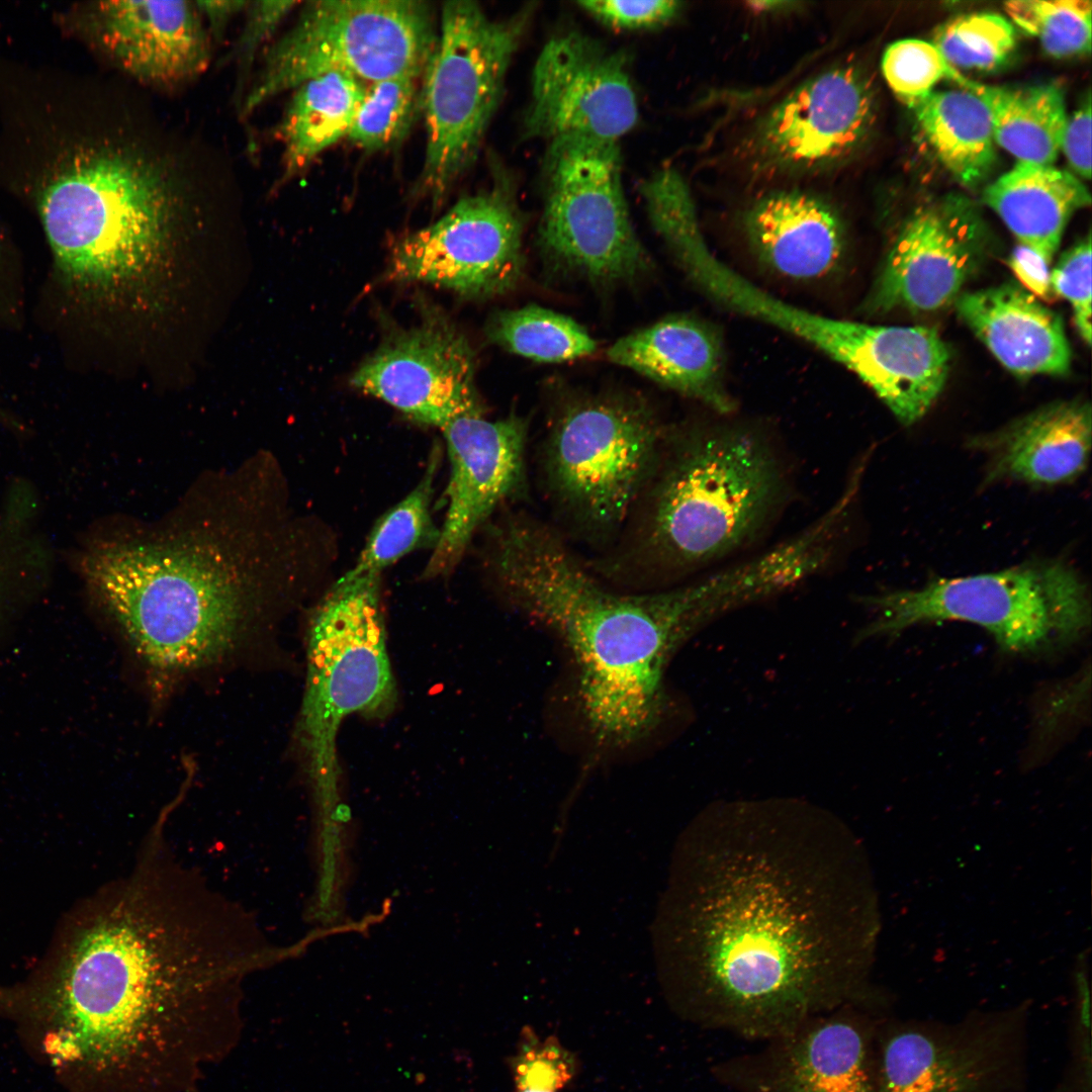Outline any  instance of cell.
<instances>
[{"label": "cell", "instance_id": "1", "mask_svg": "<svg viewBox=\"0 0 1092 1092\" xmlns=\"http://www.w3.org/2000/svg\"><path fill=\"white\" fill-rule=\"evenodd\" d=\"M664 956L704 1023L780 1039L858 998L870 914L859 845L795 806L699 817L676 847Z\"/></svg>", "mask_w": 1092, "mask_h": 1092}, {"label": "cell", "instance_id": "2", "mask_svg": "<svg viewBox=\"0 0 1092 1092\" xmlns=\"http://www.w3.org/2000/svg\"><path fill=\"white\" fill-rule=\"evenodd\" d=\"M289 954L255 917L149 835L129 873L68 924L39 1003L58 1065L138 1092L200 1062L207 1027L234 1020L243 982Z\"/></svg>", "mask_w": 1092, "mask_h": 1092}, {"label": "cell", "instance_id": "3", "mask_svg": "<svg viewBox=\"0 0 1092 1092\" xmlns=\"http://www.w3.org/2000/svg\"><path fill=\"white\" fill-rule=\"evenodd\" d=\"M488 537L486 566L502 597L570 652L596 740L625 746L645 736L663 712L671 653L713 617L704 579L640 594L609 588L558 530L524 513Z\"/></svg>", "mask_w": 1092, "mask_h": 1092}, {"label": "cell", "instance_id": "4", "mask_svg": "<svg viewBox=\"0 0 1092 1092\" xmlns=\"http://www.w3.org/2000/svg\"><path fill=\"white\" fill-rule=\"evenodd\" d=\"M784 493L782 462L760 430L729 422L668 428L629 533L593 570L644 583L695 570L752 541Z\"/></svg>", "mask_w": 1092, "mask_h": 1092}, {"label": "cell", "instance_id": "5", "mask_svg": "<svg viewBox=\"0 0 1092 1092\" xmlns=\"http://www.w3.org/2000/svg\"><path fill=\"white\" fill-rule=\"evenodd\" d=\"M185 186L171 158L134 139L81 155L40 201L61 272L105 287L145 270L170 235Z\"/></svg>", "mask_w": 1092, "mask_h": 1092}, {"label": "cell", "instance_id": "6", "mask_svg": "<svg viewBox=\"0 0 1092 1092\" xmlns=\"http://www.w3.org/2000/svg\"><path fill=\"white\" fill-rule=\"evenodd\" d=\"M84 572L145 661L163 671L202 667L238 639L246 593L216 551L198 546H112Z\"/></svg>", "mask_w": 1092, "mask_h": 1092}, {"label": "cell", "instance_id": "7", "mask_svg": "<svg viewBox=\"0 0 1092 1092\" xmlns=\"http://www.w3.org/2000/svg\"><path fill=\"white\" fill-rule=\"evenodd\" d=\"M668 428L641 396L576 395L552 413L541 445L544 489L581 538L619 537L660 459Z\"/></svg>", "mask_w": 1092, "mask_h": 1092}, {"label": "cell", "instance_id": "8", "mask_svg": "<svg viewBox=\"0 0 1092 1092\" xmlns=\"http://www.w3.org/2000/svg\"><path fill=\"white\" fill-rule=\"evenodd\" d=\"M383 615L380 576L346 572L317 605L308 627L298 740L316 805L332 819L343 811L337 755L342 722L353 714L382 719L395 708Z\"/></svg>", "mask_w": 1092, "mask_h": 1092}, {"label": "cell", "instance_id": "9", "mask_svg": "<svg viewBox=\"0 0 1092 1092\" xmlns=\"http://www.w3.org/2000/svg\"><path fill=\"white\" fill-rule=\"evenodd\" d=\"M862 601L876 617L859 639L897 635L919 624L961 621L988 631L1002 650L1021 654L1067 647L1091 622L1087 584L1061 559L937 578L920 588L885 592Z\"/></svg>", "mask_w": 1092, "mask_h": 1092}, {"label": "cell", "instance_id": "10", "mask_svg": "<svg viewBox=\"0 0 1092 1092\" xmlns=\"http://www.w3.org/2000/svg\"><path fill=\"white\" fill-rule=\"evenodd\" d=\"M531 12L526 7L500 20L471 0L443 4L421 86L426 152L417 189L432 203L474 162Z\"/></svg>", "mask_w": 1092, "mask_h": 1092}, {"label": "cell", "instance_id": "11", "mask_svg": "<svg viewBox=\"0 0 1092 1092\" xmlns=\"http://www.w3.org/2000/svg\"><path fill=\"white\" fill-rule=\"evenodd\" d=\"M437 31L421 0H318L267 51L259 77L242 101L248 115L271 97L327 73L361 82L421 77Z\"/></svg>", "mask_w": 1092, "mask_h": 1092}, {"label": "cell", "instance_id": "12", "mask_svg": "<svg viewBox=\"0 0 1092 1092\" xmlns=\"http://www.w3.org/2000/svg\"><path fill=\"white\" fill-rule=\"evenodd\" d=\"M543 185L538 245L553 270L605 286L647 274L651 261L632 224L618 143L549 142Z\"/></svg>", "mask_w": 1092, "mask_h": 1092}, {"label": "cell", "instance_id": "13", "mask_svg": "<svg viewBox=\"0 0 1092 1092\" xmlns=\"http://www.w3.org/2000/svg\"><path fill=\"white\" fill-rule=\"evenodd\" d=\"M523 233L514 185L502 174L489 188L460 198L434 223L399 239L386 276L470 298L502 295L522 278Z\"/></svg>", "mask_w": 1092, "mask_h": 1092}, {"label": "cell", "instance_id": "14", "mask_svg": "<svg viewBox=\"0 0 1092 1092\" xmlns=\"http://www.w3.org/2000/svg\"><path fill=\"white\" fill-rule=\"evenodd\" d=\"M638 117L624 51L607 49L575 31L552 37L544 46L534 66L524 118L528 138L618 143L636 126Z\"/></svg>", "mask_w": 1092, "mask_h": 1092}, {"label": "cell", "instance_id": "15", "mask_svg": "<svg viewBox=\"0 0 1092 1092\" xmlns=\"http://www.w3.org/2000/svg\"><path fill=\"white\" fill-rule=\"evenodd\" d=\"M1023 1041L1010 1016L896 1027L877 1061V1092H1019Z\"/></svg>", "mask_w": 1092, "mask_h": 1092}, {"label": "cell", "instance_id": "16", "mask_svg": "<svg viewBox=\"0 0 1092 1092\" xmlns=\"http://www.w3.org/2000/svg\"><path fill=\"white\" fill-rule=\"evenodd\" d=\"M473 350L436 310L392 333L357 368L350 381L413 421L438 427L483 413L475 385Z\"/></svg>", "mask_w": 1092, "mask_h": 1092}, {"label": "cell", "instance_id": "17", "mask_svg": "<svg viewBox=\"0 0 1092 1092\" xmlns=\"http://www.w3.org/2000/svg\"><path fill=\"white\" fill-rule=\"evenodd\" d=\"M987 249L985 225L969 202L954 198L920 206L900 229L861 308L882 314L948 305L979 270Z\"/></svg>", "mask_w": 1092, "mask_h": 1092}, {"label": "cell", "instance_id": "18", "mask_svg": "<svg viewBox=\"0 0 1092 1092\" xmlns=\"http://www.w3.org/2000/svg\"><path fill=\"white\" fill-rule=\"evenodd\" d=\"M450 476L447 511L423 575L449 574L477 529L526 481L529 421L520 415L490 421L484 413L460 417L441 429Z\"/></svg>", "mask_w": 1092, "mask_h": 1092}, {"label": "cell", "instance_id": "19", "mask_svg": "<svg viewBox=\"0 0 1092 1092\" xmlns=\"http://www.w3.org/2000/svg\"><path fill=\"white\" fill-rule=\"evenodd\" d=\"M876 97L857 67L839 65L807 80L762 118L756 132L760 156L782 168L812 169L843 161L872 132Z\"/></svg>", "mask_w": 1092, "mask_h": 1092}, {"label": "cell", "instance_id": "20", "mask_svg": "<svg viewBox=\"0 0 1092 1092\" xmlns=\"http://www.w3.org/2000/svg\"><path fill=\"white\" fill-rule=\"evenodd\" d=\"M741 226L754 263L785 282L823 283L839 276L847 263L845 222L833 205L816 195L766 194L747 207Z\"/></svg>", "mask_w": 1092, "mask_h": 1092}, {"label": "cell", "instance_id": "21", "mask_svg": "<svg viewBox=\"0 0 1092 1092\" xmlns=\"http://www.w3.org/2000/svg\"><path fill=\"white\" fill-rule=\"evenodd\" d=\"M94 25L104 51L138 81L177 84L209 63L208 34L194 1H103Z\"/></svg>", "mask_w": 1092, "mask_h": 1092}, {"label": "cell", "instance_id": "22", "mask_svg": "<svg viewBox=\"0 0 1092 1092\" xmlns=\"http://www.w3.org/2000/svg\"><path fill=\"white\" fill-rule=\"evenodd\" d=\"M607 357L720 416L736 411L727 385L723 333L704 317L666 315L617 340Z\"/></svg>", "mask_w": 1092, "mask_h": 1092}, {"label": "cell", "instance_id": "23", "mask_svg": "<svg viewBox=\"0 0 1092 1092\" xmlns=\"http://www.w3.org/2000/svg\"><path fill=\"white\" fill-rule=\"evenodd\" d=\"M1091 438V406L1073 399L1045 405L999 431L970 439L967 446L986 456L983 485L1016 480L1051 486L1084 472Z\"/></svg>", "mask_w": 1092, "mask_h": 1092}, {"label": "cell", "instance_id": "24", "mask_svg": "<svg viewBox=\"0 0 1092 1092\" xmlns=\"http://www.w3.org/2000/svg\"><path fill=\"white\" fill-rule=\"evenodd\" d=\"M963 322L1010 372L1062 375L1072 352L1062 316L1016 284L961 293L954 301Z\"/></svg>", "mask_w": 1092, "mask_h": 1092}, {"label": "cell", "instance_id": "25", "mask_svg": "<svg viewBox=\"0 0 1092 1092\" xmlns=\"http://www.w3.org/2000/svg\"><path fill=\"white\" fill-rule=\"evenodd\" d=\"M778 1040L764 1092H877L870 1039L854 1022H809Z\"/></svg>", "mask_w": 1092, "mask_h": 1092}, {"label": "cell", "instance_id": "26", "mask_svg": "<svg viewBox=\"0 0 1092 1092\" xmlns=\"http://www.w3.org/2000/svg\"><path fill=\"white\" fill-rule=\"evenodd\" d=\"M983 198L1017 244L1050 265L1069 219L1091 202L1086 186L1070 172L1020 162L987 186Z\"/></svg>", "mask_w": 1092, "mask_h": 1092}, {"label": "cell", "instance_id": "27", "mask_svg": "<svg viewBox=\"0 0 1092 1092\" xmlns=\"http://www.w3.org/2000/svg\"><path fill=\"white\" fill-rule=\"evenodd\" d=\"M941 165L961 184L975 187L992 172L996 148L990 113L972 91H931L907 105Z\"/></svg>", "mask_w": 1092, "mask_h": 1092}, {"label": "cell", "instance_id": "28", "mask_svg": "<svg viewBox=\"0 0 1092 1092\" xmlns=\"http://www.w3.org/2000/svg\"><path fill=\"white\" fill-rule=\"evenodd\" d=\"M960 87L972 91L985 103L995 143L1017 162L1054 164L1068 118L1059 86H994L965 77Z\"/></svg>", "mask_w": 1092, "mask_h": 1092}, {"label": "cell", "instance_id": "29", "mask_svg": "<svg viewBox=\"0 0 1092 1092\" xmlns=\"http://www.w3.org/2000/svg\"><path fill=\"white\" fill-rule=\"evenodd\" d=\"M365 90L363 82L335 72L294 89L280 126L281 181L304 171L322 152L348 135Z\"/></svg>", "mask_w": 1092, "mask_h": 1092}, {"label": "cell", "instance_id": "30", "mask_svg": "<svg viewBox=\"0 0 1092 1092\" xmlns=\"http://www.w3.org/2000/svg\"><path fill=\"white\" fill-rule=\"evenodd\" d=\"M485 334L506 351L541 363L569 361L597 350V342L581 325L536 304L493 313Z\"/></svg>", "mask_w": 1092, "mask_h": 1092}, {"label": "cell", "instance_id": "31", "mask_svg": "<svg viewBox=\"0 0 1092 1092\" xmlns=\"http://www.w3.org/2000/svg\"><path fill=\"white\" fill-rule=\"evenodd\" d=\"M438 464L437 451L413 490L374 524L358 560L348 573L381 576L385 568L408 553L435 547L440 528L434 524L431 504Z\"/></svg>", "mask_w": 1092, "mask_h": 1092}, {"label": "cell", "instance_id": "32", "mask_svg": "<svg viewBox=\"0 0 1092 1092\" xmlns=\"http://www.w3.org/2000/svg\"><path fill=\"white\" fill-rule=\"evenodd\" d=\"M419 78L399 76L366 86L347 138L367 152L398 146L421 114Z\"/></svg>", "mask_w": 1092, "mask_h": 1092}, {"label": "cell", "instance_id": "33", "mask_svg": "<svg viewBox=\"0 0 1092 1092\" xmlns=\"http://www.w3.org/2000/svg\"><path fill=\"white\" fill-rule=\"evenodd\" d=\"M1003 7L1012 24L1034 36L1048 55L1062 59L1090 53V1L1011 0Z\"/></svg>", "mask_w": 1092, "mask_h": 1092}, {"label": "cell", "instance_id": "34", "mask_svg": "<svg viewBox=\"0 0 1092 1092\" xmlns=\"http://www.w3.org/2000/svg\"><path fill=\"white\" fill-rule=\"evenodd\" d=\"M932 43L958 71H990L1003 65L1014 51L1016 30L1000 14L971 13L940 25Z\"/></svg>", "mask_w": 1092, "mask_h": 1092}, {"label": "cell", "instance_id": "35", "mask_svg": "<svg viewBox=\"0 0 1092 1092\" xmlns=\"http://www.w3.org/2000/svg\"><path fill=\"white\" fill-rule=\"evenodd\" d=\"M649 220L676 260L704 239L689 187L671 168L662 169L640 186Z\"/></svg>", "mask_w": 1092, "mask_h": 1092}, {"label": "cell", "instance_id": "36", "mask_svg": "<svg viewBox=\"0 0 1092 1092\" xmlns=\"http://www.w3.org/2000/svg\"><path fill=\"white\" fill-rule=\"evenodd\" d=\"M882 71L891 90L906 105L933 91L941 80L960 85L965 78L932 42L917 38L891 43L883 55Z\"/></svg>", "mask_w": 1092, "mask_h": 1092}, {"label": "cell", "instance_id": "37", "mask_svg": "<svg viewBox=\"0 0 1092 1092\" xmlns=\"http://www.w3.org/2000/svg\"><path fill=\"white\" fill-rule=\"evenodd\" d=\"M512 1068L516 1092H558L573 1077L574 1059L556 1037L540 1041L526 1027Z\"/></svg>", "mask_w": 1092, "mask_h": 1092}, {"label": "cell", "instance_id": "38", "mask_svg": "<svg viewBox=\"0 0 1092 1092\" xmlns=\"http://www.w3.org/2000/svg\"><path fill=\"white\" fill-rule=\"evenodd\" d=\"M1091 236L1066 251L1051 270V287L1055 296L1069 301L1077 330L1091 344Z\"/></svg>", "mask_w": 1092, "mask_h": 1092}, {"label": "cell", "instance_id": "39", "mask_svg": "<svg viewBox=\"0 0 1092 1092\" xmlns=\"http://www.w3.org/2000/svg\"><path fill=\"white\" fill-rule=\"evenodd\" d=\"M578 5L599 22L616 29L646 30L671 21L681 10V3L672 0L580 1Z\"/></svg>", "mask_w": 1092, "mask_h": 1092}, {"label": "cell", "instance_id": "40", "mask_svg": "<svg viewBox=\"0 0 1092 1092\" xmlns=\"http://www.w3.org/2000/svg\"><path fill=\"white\" fill-rule=\"evenodd\" d=\"M298 1H250L246 21L239 36L234 58L239 68V85L244 87L259 49L271 37Z\"/></svg>", "mask_w": 1092, "mask_h": 1092}, {"label": "cell", "instance_id": "41", "mask_svg": "<svg viewBox=\"0 0 1092 1092\" xmlns=\"http://www.w3.org/2000/svg\"><path fill=\"white\" fill-rule=\"evenodd\" d=\"M1075 1050L1069 1077L1054 1092H1091L1090 990L1085 973L1076 976Z\"/></svg>", "mask_w": 1092, "mask_h": 1092}, {"label": "cell", "instance_id": "42", "mask_svg": "<svg viewBox=\"0 0 1092 1092\" xmlns=\"http://www.w3.org/2000/svg\"><path fill=\"white\" fill-rule=\"evenodd\" d=\"M1061 150L1070 166L1082 178L1091 176V101L1090 95L1067 118Z\"/></svg>", "mask_w": 1092, "mask_h": 1092}, {"label": "cell", "instance_id": "43", "mask_svg": "<svg viewBox=\"0 0 1092 1092\" xmlns=\"http://www.w3.org/2000/svg\"><path fill=\"white\" fill-rule=\"evenodd\" d=\"M1008 265L1023 288L1038 299L1055 297L1051 287L1050 264L1027 247L1017 244L1008 258Z\"/></svg>", "mask_w": 1092, "mask_h": 1092}, {"label": "cell", "instance_id": "44", "mask_svg": "<svg viewBox=\"0 0 1092 1092\" xmlns=\"http://www.w3.org/2000/svg\"><path fill=\"white\" fill-rule=\"evenodd\" d=\"M250 1H195L196 6L209 26L210 33L216 39L221 38L229 22L240 12L246 10Z\"/></svg>", "mask_w": 1092, "mask_h": 1092}, {"label": "cell", "instance_id": "45", "mask_svg": "<svg viewBox=\"0 0 1092 1092\" xmlns=\"http://www.w3.org/2000/svg\"><path fill=\"white\" fill-rule=\"evenodd\" d=\"M793 4L794 3L789 2V1H753V2H749V5L753 9L759 10V11L784 10L788 5H793Z\"/></svg>", "mask_w": 1092, "mask_h": 1092}]
</instances>
